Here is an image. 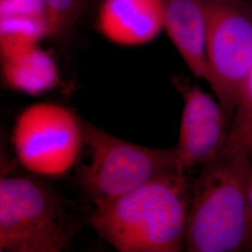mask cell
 I'll return each instance as SVG.
<instances>
[{
	"label": "cell",
	"mask_w": 252,
	"mask_h": 252,
	"mask_svg": "<svg viewBox=\"0 0 252 252\" xmlns=\"http://www.w3.org/2000/svg\"><path fill=\"white\" fill-rule=\"evenodd\" d=\"M88 2H89V0H79V11H80L81 9H84Z\"/></svg>",
	"instance_id": "obj_17"
},
{
	"label": "cell",
	"mask_w": 252,
	"mask_h": 252,
	"mask_svg": "<svg viewBox=\"0 0 252 252\" xmlns=\"http://www.w3.org/2000/svg\"><path fill=\"white\" fill-rule=\"evenodd\" d=\"M252 132V66L245 84L242 99L236 110L234 126L229 136L243 139Z\"/></svg>",
	"instance_id": "obj_13"
},
{
	"label": "cell",
	"mask_w": 252,
	"mask_h": 252,
	"mask_svg": "<svg viewBox=\"0 0 252 252\" xmlns=\"http://www.w3.org/2000/svg\"><path fill=\"white\" fill-rule=\"evenodd\" d=\"M164 0H104L98 27L109 41L122 46L152 42L164 30Z\"/></svg>",
	"instance_id": "obj_8"
},
{
	"label": "cell",
	"mask_w": 252,
	"mask_h": 252,
	"mask_svg": "<svg viewBox=\"0 0 252 252\" xmlns=\"http://www.w3.org/2000/svg\"><path fill=\"white\" fill-rule=\"evenodd\" d=\"M79 227L64 198L44 183L1 178L0 252H64Z\"/></svg>",
	"instance_id": "obj_3"
},
{
	"label": "cell",
	"mask_w": 252,
	"mask_h": 252,
	"mask_svg": "<svg viewBox=\"0 0 252 252\" xmlns=\"http://www.w3.org/2000/svg\"><path fill=\"white\" fill-rule=\"evenodd\" d=\"M12 143L21 164L38 176L57 177L77 164L84 147L82 121L54 103H36L17 119Z\"/></svg>",
	"instance_id": "obj_5"
},
{
	"label": "cell",
	"mask_w": 252,
	"mask_h": 252,
	"mask_svg": "<svg viewBox=\"0 0 252 252\" xmlns=\"http://www.w3.org/2000/svg\"><path fill=\"white\" fill-rule=\"evenodd\" d=\"M5 16L47 18L46 0H0V17Z\"/></svg>",
	"instance_id": "obj_14"
},
{
	"label": "cell",
	"mask_w": 252,
	"mask_h": 252,
	"mask_svg": "<svg viewBox=\"0 0 252 252\" xmlns=\"http://www.w3.org/2000/svg\"><path fill=\"white\" fill-rule=\"evenodd\" d=\"M4 82L10 89L38 95L54 89L60 73L52 55L39 46L1 59Z\"/></svg>",
	"instance_id": "obj_10"
},
{
	"label": "cell",
	"mask_w": 252,
	"mask_h": 252,
	"mask_svg": "<svg viewBox=\"0 0 252 252\" xmlns=\"http://www.w3.org/2000/svg\"><path fill=\"white\" fill-rule=\"evenodd\" d=\"M87 162L76 178L94 205L121 197L146 184L185 173L176 149L159 150L135 144L82 121Z\"/></svg>",
	"instance_id": "obj_4"
},
{
	"label": "cell",
	"mask_w": 252,
	"mask_h": 252,
	"mask_svg": "<svg viewBox=\"0 0 252 252\" xmlns=\"http://www.w3.org/2000/svg\"><path fill=\"white\" fill-rule=\"evenodd\" d=\"M183 98L180 137L175 147L186 172L212 160L224 147L228 135L226 112L219 101L198 86L178 82Z\"/></svg>",
	"instance_id": "obj_7"
},
{
	"label": "cell",
	"mask_w": 252,
	"mask_h": 252,
	"mask_svg": "<svg viewBox=\"0 0 252 252\" xmlns=\"http://www.w3.org/2000/svg\"><path fill=\"white\" fill-rule=\"evenodd\" d=\"M190 185L185 173L154 180L94 205L89 222L121 252H179L184 249Z\"/></svg>",
	"instance_id": "obj_1"
},
{
	"label": "cell",
	"mask_w": 252,
	"mask_h": 252,
	"mask_svg": "<svg viewBox=\"0 0 252 252\" xmlns=\"http://www.w3.org/2000/svg\"><path fill=\"white\" fill-rule=\"evenodd\" d=\"M50 36L63 34L79 14V0H46Z\"/></svg>",
	"instance_id": "obj_12"
},
{
	"label": "cell",
	"mask_w": 252,
	"mask_h": 252,
	"mask_svg": "<svg viewBox=\"0 0 252 252\" xmlns=\"http://www.w3.org/2000/svg\"><path fill=\"white\" fill-rule=\"evenodd\" d=\"M247 145L228 135L224 147L203 164L189 190L184 249L189 252H234L249 234Z\"/></svg>",
	"instance_id": "obj_2"
},
{
	"label": "cell",
	"mask_w": 252,
	"mask_h": 252,
	"mask_svg": "<svg viewBox=\"0 0 252 252\" xmlns=\"http://www.w3.org/2000/svg\"><path fill=\"white\" fill-rule=\"evenodd\" d=\"M207 2H216V3H223V2H239V1H247V0H205Z\"/></svg>",
	"instance_id": "obj_16"
},
{
	"label": "cell",
	"mask_w": 252,
	"mask_h": 252,
	"mask_svg": "<svg viewBox=\"0 0 252 252\" xmlns=\"http://www.w3.org/2000/svg\"><path fill=\"white\" fill-rule=\"evenodd\" d=\"M247 145L250 154V172L248 179V213H249V234L246 248L252 250V132L243 139H239Z\"/></svg>",
	"instance_id": "obj_15"
},
{
	"label": "cell",
	"mask_w": 252,
	"mask_h": 252,
	"mask_svg": "<svg viewBox=\"0 0 252 252\" xmlns=\"http://www.w3.org/2000/svg\"><path fill=\"white\" fill-rule=\"evenodd\" d=\"M207 4L208 84L226 114H233L252 66V9L247 1Z\"/></svg>",
	"instance_id": "obj_6"
},
{
	"label": "cell",
	"mask_w": 252,
	"mask_h": 252,
	"mask_svg": "<svg viewBox=\"0 0 252 252\" xmlns=\"http://www.w3.org/2000/svg\"><path fill=\"white\" fill-rule=\"evenodd\" d=\"M50 36L48 19L30 16L0 17L1 59L27 51L38 45Z\"/></svg>",
	"instance_id": "obj_11"
},
{
	"label": "cell",
	"mask_w": 252,
	"mask_h": 252,
	"mask_svg": "<svg viewBox=\"0 0 252 252\" xmlns=\"http://www.w3.org/2000/svg\"><path fill=\"white\" fill-rule=\"evenodd\" d=\"M164 30L184 63L196 78L209 82L205 0H164Z\"/></svg>",
	"instance_id": "obj_9"
}]
</instances>
